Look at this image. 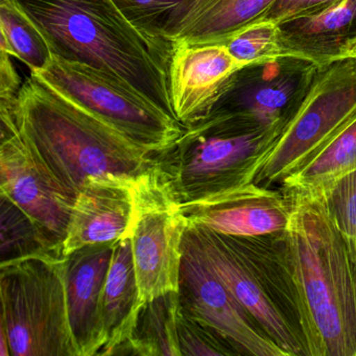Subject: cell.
Listing matches in <instances>:
<instances>
[{
  "label": "cell",
  "instance_id": "obj_1",
  "mask_svg": "<svg viewBox=\"0 0 356 356\" xmlns=\"http://www.w3.org/2000/svg\"><path fill=\"white\" fill-rule=\"evenodd\" d=\"M274 234L295 296L306 356H356V262L324 197H293Z\"/></svg>",
  "mask_w": 356,
  "mask_h": 356
},
{
  "label": "cell",
  "instance_id": "obj_2",
  "mask_svg": "<svg viewBox=\"0 0 356 356\" xmlns=\"http://www.w3.org/2000/svg\"><path fill=\"white\" fill-rule=\"evenodd\" d=\"M17 1L53 56L103 72L175 118L168 78L174 45L143 35L112 0Z\"/></svg>",
  "mask_w": 356,
  "mask_h": 356
},
{
  "label": "cell",
  "instance_id": "obj_3",
  "mask_svg": "<svg viewBox=\"0 0 356 356\" xmlns=\"http://www.w3.org/2000/svg\"><path fill=\"white\" fill-rule=\"evenodd\" d=\"M17 122L29 147L74 197L89 178H135L159 160L32 74L20 89Z\"/></svg>",
  "mask_w": 356,
  "mask_h": 356
},
{
  "label": "cell",
  "instance_id": "obj_4",
  "mask_svg": "<svg viewBox=\"0 0 356 356\" xmlns=\"http://www.w3.org/2000/svg\"><path fill=\"white\" fill-rule=\"evenodd\" d=\"M208 264L289 356H306L295 296L274 235L241 237L188 224Z\"/></svg>",
  "mask_w": 356,
  "mask_h": 356
},
{
  "label": "cell",
  "instance_id": "obj_5",
  "mask_svg": "<svg viewBox=\"0 0 356 356\" xmlns=\"http://www.w3.org/2000/svg\"><path fill=\"white\" fill-rule=\"evenodd\" d=\"M282 128L262 129L211 111L185 127L170 151L159 156L182 204L254 182L264 156Z\"/></svg>",
  "mask_w": 356,
  "mask_h": 356
},
{
  "label": "cell",
  "instance_id": "obj_6",
  "mask_svg": "<svg viewBox=\"0 0 356 356\" xmlns=\"http://www.w3.org/2000/svg\"><path fill=\"white\" fill-rule=\"evenodd\" d=\"M63 250L0 264L1 320L11 356H78L68 318Z\"/></svg>",
  "mask_w": 356,
  "mask_h": 356
},
{
  "label": "cell",
  "instance_id": "obj_7",
  "mask_svg": "<svg viewBox=\"0 0 356 356\" xmlns=\"http://www.w3.org/2000/svg\"><path fill=\"white\" fill-rule=\"evenodd\" d=\"M356 118V58L318 66L303 101L261 162L254 183L281 184Z\"/></svg>",
  "mask_w": 356,
  "mask_h": 356
},
{
  "label": "cell",
  "instance_id": "obj_8",
  "mask_svg": "<svg viewBox=\"0 0 356 356\" xmlns=\"http://www.w3.org/2000/svg\"><path fill=\"white\" fill-rule=\"evenodd\" d=\"M31 74L155 155L170 151L184 131L176 118L122 83L84 64L53 56L44 68Z\"/></svg>",
  "mask_w": 356,
  "mask_h": 356
},
{
  "label": "cell",
  "instance_id": "obj_9",
  "mask_svg": "<svg viewBox=\"0 0 356 356\" xmlns=\"http://www.w3.org/2000/svg\"><path fill=\"white\" fill-rule=\"evenodd\" d=\"M133 259L141 302L179 291L188 220L159 160L133 181Z\"/></svg>",
  "mask_w": 356,
  "mask_h": 356
},
{
  "label": "cell",
  "instance_id": "obj_10",
  "mask_svg": "<svg viewBox=\"0 0 356 356\" xmlns=\"http://www.w3.org/2000/svg\"><path fill=\"white\" fill-rule=\"evenodd\" d=\"M178 293L182 309L216 331L237 354L289 356L214 272L188 228L183 241Z\"/></svg>",
  "mask_w": 356,
  "mask_h": 356
},
{
  "label": "cell",
  "instance_id": "obj_11",
  "mask_svg": "<svg viewBox=\"0 0 356 356\" xmlns=\"http://www.w3.org/2000/svg\"><path fill=\"white\" fill-rule=\"evenodd\" d=\"M0 193L15 204L54 247L63 249L76 197L22 137L17 120H1Z\"/></svg>",
  "mask_w": 356,
  "mask_h": 356
},
{
  "label": "cell",
  "instance_id": "obj_12",
  "mask_svg": "<svg viewBox=\"0 0 356 356\" xmlns=\"http://www.w3.org/2000/svg\"><path fill=\"white\" fill-rule=\"evenodd\" d=\"M318 66L275 58L237 70L211 111L227 112L262 129L283 128L303 101Z\"/></svg>",
  "mask_w": 356,
  "mask_h": 356
},
{
  "label": "cell",
  "instance_id": "obj_13",
  "mask_svg": "<svg viewBox=\"0 0 356 356\" xmlns=\"http://www.w3.org/2000/svg\"><path fill=\"white\" fill-rule=\"evenodd\" d=\"M189 225L232 236L254 237L284 232L291 214L282 191L248 183L182 204Z\"/></svg>",
  "mask_w": 356,
  "mask_h": 356
},
{
  "label": "cell",
  "instance_id": "obj_14",
  "mask_svg": "<svg viewBox=\"0 0 356 356\" xmlns=\"http://www.w3.org/2000/svg\"><path fill=\"white\" fill-rule=\"evenodd\" d=\"M243 67L225 45L174 44L168 78L176 120L185 128L207 116Z\"/></svg>",
  "mask_w": 356,
  "mask_h": 356
},
{
  "label": "cell",
  "instance_id": "obj_15",
  "mask_svg": "<svg viewBox=\"0 0 356 356\" xmlns=\"http://www.w3.org/2000/svg\"><path fill=\"white\" fill-rule=\"evenodd\" d=\"M133 181L131 177L109 175L85 182L72 207L64 255L86 245L130 236L134 216Z\"/></svg>",
  "mask_w": 356,
  "mask_h": 356
},
{
  "label": "cell",
  "instance_id": "obj_16",
  "mask_svg": "<svg viewBox=\"0 0 356 356\" xmlns=\"http://www.w3.org/2000/svg\"><path fill=\"white\" fill-rule=\"evenodd\" d=\"M114 245H86L66 255V301L78 356L99 355L103 348L102 299Z\"/></svg>",
  "mask_w": 356,
  "mask_h": 356
},
{
  "label": "cell",
  "instance_id": "obj_17",
  "mask_svg": "<svg viewBox=\"0 0 356 356\" xmlns=\"http://www.w3.org/2000/svg\"><path fill=\"white\" fill-rule=\"evenodd\" d=\"M276 0H181L165 28L174 44H222L258 24Z\"/></svg>",
  "mask_w": 356,
  "mask_h": 356
},
{
  "label": "cell",
  "instance_id": "obj_18",
  "mask_svg": "<svg viewBox=\"0 0 356 356\" xmlns=\"http://www.w3.org/2000/svg\"><path fill=\"white\" fill-rule=\"evenodd\" d=\"M281 55L316 66L350 58L356 41V0H341L320 13L276 24Z\"/></svg>",
  "mask_w": 356,
  "mask_h": 356
},
{
  "label": "cell",
  "instance_id": "obj_19",
  "mask_svg": "<svg viewBox=\"0 0 356 356\" xmlns=\"http://www.w3.org/2000/svg\"><path fill=\"white\" fill-rule=\"evenodd\" d=\"M143 302L130 237L115 241L102 299L103 348L99 355H114L128 341Z\"/></svg>",
  "mask_w": 356,
  "mask_h": 356
},
{
  "label": "cell",
  "instance_id": "obj_20",
  "mask_svg": "<svg viewBox=\"0 0 356 356\" xmlns=\"http://www.w3.org/2000/svg\"><path fill=\"white\" fill-rule=\"evenodd\" d=\"M356 170V118L307 163L281 182L287 199L324 195L335 182Z\"/></svg>",
  "mask_w": 356,
  "mask_h": 356
},
{
  "label": "cell",
  "instance_id": "obj_21",
  "mask_svg": "<svg viewBox=\"0 0 356 356\" xmlns=\"http://www.w3.org/2000/svg\"><path fill=\"white\" fill-rule=\"evenodd\" d=\"M179 310L178 291L143 302L128 341L114 355L181 356L177 331Z\"/></svg>",
  "mask_w": 356,
  "mask_h": 356
},
{
  "label": "cell",
  "instance_id": "obj_22",
  "mask_svg": "<svg viewBox=\"0 0 356 356\" xmlns=\"http://www.w3.org/2000/svg\"><path fill=\"white\" fill-rule=\"evenodd\" d=\"M0 49L20 60L31 72L44 68L53 57L40 29L17 0H0Z\"/></svg>",
  "mask_w": 356,
  "mask_h": 356
},
{
  "label": "cell",
  "instance_id": "obj_23",
  "mask_svg": "<svg viewBox=\"0 0 356 356\" xmlns=\"http://www.w3.org/2000/svg\"><path fill=\"white\" fill-rule=\"evenodd\" d=\"M1 197V261L39 252L62 249L54 247L32 220L5 195ZM63 250V249H62Z\"/></svg>",
  "mask_w": 356,
  "mask_h": 356
},
{
  "label": "cell",
  "instance_id": "obj_24",
  "mask_svg": "<svg viewBox=\"0 0 356 356\" xmlns=\"http://www.w3.org/2000/svg\"><path fill=\"white\" fill-rule=\"evenodd\" d=\"M225 47L243 66L282 57L277 26L272 22H258L245 29L232 37Z\"/></svg>",
  "mask_w": 356,
  "mask_h": 356
},
{
  "label": "cell",
  "instance_id": "obj_25",
  "mask_svg": "<svg viewBox=\"0 0 356 356\" xmlns=\"http://www.w3.org/2000/svg\"><path fill=\"white\" fill-rule=\"evenodd\" d=\"M322 195L335 227L356 262V170L339 179Z\"/></svg>",
  "mask_w": 356,
  "mask_h": 356
},
{
  "label": "cell",
  "instance_id": "obj_26",
  "mask_svg": "<svg viewBox=\"0 0 356 356\" xmlns=\"http://www.w3.org/2000/svg\"><path fill=\"white\" fill-rule=\"evenodd\" d=\"M124 17L143 35L157 42L168 43L164 28L181 0H112Z\"/></svg>",
  "mask_w": 356,
  "mask_h": 356
},
{
  "label": "cell",
  "instance_id": "obj_27",
  "mask_svg": "<svg viewBox=\"0 0 356 356\" xmlns=\"http://www.w3.org/2000/svg\"><path fill=\"white\" fill-rule=\"evenodd\" d=\"M177 331L181 356H224L237 354L216 331L187 314L181 305Z\"/></svg>",
  "mask_w": 356,
  "mask_h": 356
},
{
  "label": "cell",
  "instance_id": "obj_28",
  "mask_svg": "<svg viewBox=\"0 0 356 356\" xmlns=\"http://www.w3.org/2000/svg\"><path fill=\"white\" fill-rule=\"evenodd\" d=\"M339 1L341 0H276L259 22L278 24L302 16L320 13Z\"/></svg>",
  "mask_w": 356,
  "mask_h": 356
},
{
  "label": "cell",
  "instance_id": "obj_29",
  "mask_svg": "<svg viewBox=\"0 0 356 356\" xmlns=\"http://www.w3.org/2000/svg\"><path fill=\"white\" fill-rule=\"evenodd\" d=\"M11 56L0 49V102H15L19 97L22 84Z\"/></svg>",
  "mask_w": 356,
  "mask_h": 356
},
{
  "label": "cell",
  "instance_id": "obj_30",
  "mask_svg": "<svg viewBox=\"0 0 356 356\" xmlns=\"http://www.w3.org/2000/svg\"><path fill=\"white\" fill-rule=\"evenodd\" d=\"M0 356H11L9 339L3 325H0Z\"/></svg>",
  "mask_w": 356,
  "mask_h": 356
},
{
  "label": "cell",
  "instance_id": "obj_31",
  "mask_svg": "<svg viewBox=\"0 0 356 356\" xmlns=\"http://www.w3.org/2000/svg\"><path fill=\"white\" fill-rule=\"evenodd\" d=\"M350 58H356V41L352 45L351 51H350Z\"/></svg>",
  "mask_w": 356,
  "mask_h": 356
}]
</instances>
